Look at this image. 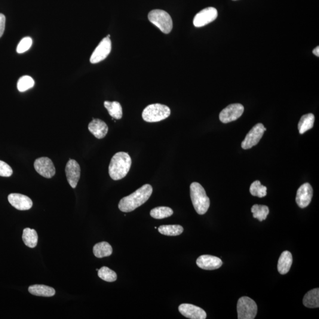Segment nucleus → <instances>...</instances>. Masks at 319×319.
I'll return each instance as SVG.
<instances>
[{"label":"nucleus","mask_w":319,"mask_h":319,"mask_svg":"<svg viewBox=\"0 0 319 319\" xmlns=\"http://www.w3.org/2000/svg\"><path fill=\"white\" fill-rule=\"evenodd\" d=\"M153 193L152 186L144 185L130 195L121 199L118 204L119 210L123 213H130L142 206L149 200Z\"/></svg>","instance_id":"nucleus-1"},{"label":"nucleus","mask_w":319,"mask_h":319,"mask_svg":"<svg viewBox=\"0 0 319 319\" xmlns=\"http://www.w3.org/2000/svg\"><path fill=\"white\" fill-rule=\"evenodd\" d=\"M131 159L127 153L118 152L113 156L109 165V174L113 180L123 179L131 166Z\"/></svg>","instance_id":"nucleus-2"},{"label":"nucleus","mask_w":319,"mask_h":319,"mask_svg":"<svg viewBox=\"0 0 319 319\" xmlns=\"http://www.w3.org/2000/svg\"><path fill=\"white\" fill-rule=\"evenodd\" d=\"M190 192L192 204L196 213L199 214L206 213L210 207V200L203 187L199 183L193 182L190 186Z\"/></svg>","instance_id":"nucleus-3"},{"label":"nucleus","mask_w":319,"mask_h":319,"mask_svg":"<svg viewBox=\"0 0 319 319\" xmlns=\"http://www.w3.org/2000/svg\"><path fill=\"white\" fill-rule=\"evenodd\" d=\"M170 109L160 104L147 106L142 113V117L147 122H157L164 120L170 115Z\"/></svg>","instance_id":"nucleus-4"},{"label":"nucleus","mask_w":319,"mask_h":319,"mask_svg":"<svg viewBox=\"0 0 319 319\" xmlns=\"http://www.w3.org/2000/svg\"><path fill=\"white\" fill-rule=\"evenodd\" d=\"M149 20L165 34L170 33L173 29V21L166 11L154 10L150 12Z\"/></svg>","instance_id":"nucleus-5"},{"label":"nucleus","mask_w":319,"mask_h":319,"mask_svg":"<svg viewBox=\"0 0 319 319\" xmlns=\"http://www.w3.org/2000/svg\"><path fill=\"white\" fill-rule=\"evenodd\" d=\"M257 305L253 299L248 297H242L237 304L239 319H254L257 314Z\"/></svg>","instance_id":"nucleus-6"},{"label":"nucleus","mask_w":319,"mask_h":319,"mask_svg":"<svg viewBox=\"0 0 319 319\" xmlns=\"http://www.w3.org/2000/svg\"><path fill=\"white\" fill-rule=\"evenodd\" d=\"M266 129L263 124H257L249 131L241 144L242 148L248 150L259 143Z\"/></svg>","instance_id":"nucleus-7"},{"label":"nucleus","mask_w":319,"mask_h":319,"mask_svg":"<svg viewBox=\"0 0 319 319\" xmlns=\"http://www.w3.org/2000/svg\"><path fill=\"white\" fill-rule=\"evenodd\" d=\"M244 111V107L240 104H233L224 108L219 114L220 121L223 123H229L237 120Z\"/></svg>","instance_id":"nucleus-8"},{"label":"nucleus","mask_w":319,"mask_h":319,"mask_svg":"<svg viewBox=\"0 0 319 319\" xmlns=\"http://www.w3.org/2000/svg\"><path fill=\"white\" fill-rule=\"evenodd\" d=\"M111 41L108 37L103 39L95 49L90 58L91 63H97L104 60L108 56L111 51Z\"/></svg>","instance_id":"nucleus-9"},{"label":"nucleus","mask_w":319,"mask_h":319,"mask_svg":"<svg viewBox=\"0 0 319 319\" xmlns=\"http://www.w3.org/2000/svg\"><path fill=\"white\" fill-rule=\"evenodd\" d=\"M217 15L218 13L215 8H205L196 15L193 19V24L196 27H204L215 20Z\"/></svg>","instance_id":"nucleus-10"},{"label":"nucleus","mask_w":319,"mask_h":319,"mask_svg":"<svg viewBox=\"0 0 319 319\" xmlns=\"http://www.w3.org/2000/svg\"><path fill=\"white\" fill-rule=\"evenodd\" d=\"M34 166L37 172L41 176L50 179L54 176L56 170L53 162L48 158H41L36 159Z\"/></svg>","instance_id":"nucleus-11"},{"label":"nucleus","mask_w":319,"mask_h":319,"mask_svg":"<svg viewBox=\"0 0 319 319\" xmlns=\"http://www.w3.org/2000/svg\"><path fill=\"white\" fill-rule=\"evenodd\" d=\"M65 172L67 182L72 188H76L81 176V167L78 162L75 160L70 159L67 162Z\"/></svg>","instance_id":"nucleus-12"},{"label":"nucleus","mask_w":319,"mask_h":319,"mask_svg":"<svg viewBox=\"0 0 319 319\" xmlns=\"http://www.w3.org/2000/svg\"><path fill=\"white\" fill-rule=\"evenodd\" d=\"M313 192L312 187L308 183L300 186L297 192L296 201L297 205L301 208L308 207L312 201Z\"/></svg>","instance_id":"nucleus-13"},{"label":"nucleus","mask_w":319,"mask_h":319,"mask_svg":"<svg viewBox=\"0 0 319 319\" xmlns=\"http://www.w3.org/2000/svg\"><path fill=\"white\" fill-rule=\"evenodd\" d=\"M8 200L12 206L20 211L29 210L33 206L31 199L19 193H11L9 195Z\"/></svg>","instance_id":"nucleus-14"},{"label":"nucleus","mask_w":319,"mask_h":319,"mask_svg":"<svg viewBox=\"0 0 319 319\" xmlns=\"http://www.w3.org/2000/svg\"><path fill=\"white\" fill-rule=\"evenodd\" d=\"M179 311L184 317L191 319H205L207 317L203 309L191 304H182Z\"/></svg>","instance_id":"nucleus-15"},{"label":"nucleus","mask_w":319,"mask_h":319,"mask_svg":"<svg viewBox=\"0 0 319 319\" xmlns=\"http://www.w3.org/2000/svg\"><path fill=\"white\" fill-rule=\"evenodd\" d=\"M196 265L199 268L205 270H213L219 268L222 266V262L218 257L203 255L196 260Z\"/></svg>","instance_id":"nucleus-16"},{"label":"nucleus","mask_w":319,"mask_h":319,"mask_svg":"<svg viewBox=\"0 0 319 319\" xmlns=\"http://www.w3.org/2000/svg\"><path fill=\"white\" fill-rule=\"evenodd\" d=\"M88 129L98 139H104L108 131V125L100 119H93L89 124Z\"/></svg>","instance_id":"nucleus-17"},{"label":"nucleus","mask_w":319,"mask_h":319,"mask_svg":"<svg viewBox=\"0 0 319 319\" xmlns=\"http://www.w3.org/2000/svg\"><path fill=\"white\" fill-rule=\"evenodd\" d=\"M293 263V257L289 251H285L279 258L277 268L281 274H286L289 272Z\"/></svg>","instance_id":"nucleus-18"},{"label":"nucleus","mask_w":319,"mask_h":319,"mask_svg":"<svg viewBox=\"0 0 319 319\" xmlns=\"http://www.w3.org/2000/svg\"><path fill=\"white\" fill-rule=\"evenodd\" d=\"M30 293L36 296L52 297L55 294L54 288L45 285L35 284L29 288Z\"/></svg>","instance_id":"nucleus-19"},{"label":"nucleus","mask_w":319,"mask_h":319,"mask_svg":"<svg viewBox=\"0 0 319 319\" xmlns=\"http://www.w3.org/2000/svg\"><path fill=\"white\" fill-rule=\"evenodd\" d=\"M303 305L307 308L314 309L319 307V289L312 290L306 294L303 300Z\"/></svg>","instance_id":"nucleus-20"},{"label":"nucleus","mask_w":319,"mask_h":319,"mask_svg":"<svg viewBox=\"0 0 319 319\" xmlns=\"http://www.w3.org/2000/svg\"><path fill=\"white\" fill-rule=\"evenodd\" d=\"M93 253L95 256L99 259L109 257L112 254V248L108 242H101L95 245Z\"/></svg>","instance_id":"nucleus-21"},{"label":"nucleus","mask_w":319,"mask_h":319,"mask_svg":"<svg viewBox=\"0 0 319 319\" xmlns=\"http://www.w3.org/2000/svg\"><path fill=\"white\" fill-rule=\"evenodd\" d=\"M23 241L26 246L30 248H35L38 242V235L35 229L29 228L23 230Z\"/></svg>","instance_id":"nucleus-22"},{"label":"nucleus","mask_w":319,"mask_h":319,"mask_svg":"<svg viewBox=\"0 0 319 319\" xmlns=\"http://www.w3.org/2000/svg\"><path fill=\"white\" fill-rule=\"evenodd\" d=\"M315 116L313 113H308L302 116L299 122L298 129L300 134H304L314 127Z\"/></svg>","instance_id":"nucleus-23"},{"label":"nucleus","mask_w":319,"mask_h":319,"mask_svg":"<svg viewBox=\"0 0 319 319\" xmlns=\"http://www.w3.org/2000/svg\"><path fill=\"white\" fill-rule=\"evenodd\" d=\"M104 106L108 110L109 114L113 118L119 119L122 116V108L121 104L116 101L109 102V101H105L104 102Z\"/></svg>","instance_id":"nucleus-24"},{"label":"nucleus","mask_w":319,"mask_h":319,"mask_svg":"<svg viewBox=\"0 0 319 319\" xmlns=\"http://www.w3.org/2000/svg\"><path fill=\"white\" fill-rule=\"evenodd\" d=\"M160 234L166 236H177L182 234L183 228L182 226L178 225H162L158 228Z\"/></svg>","instance_id":"nucleus-25"},{"label":"nucleus","mask_w":319,"mask_h":319,"mask_svg":"<svg viewBox=\"0 0 319 319\" xmlns=\"http://www.w3.org/2000/svg\"><path fill=\"white\" fill-rule=\"evenodd\" d=\"M173 214V211L171 208L165 207H157L150 211V215L153 218L161 219L170 217Z\"/></svg>","instance_id":"nucleus-26"},{"label":"nucleus","mask_w":319,"mask_h":319,"mask_svg":"<svg viewBox=\"0 0 319 319\" xmlns=\"http://www.w3.org/2000/svg\"><path fill=\"white\" fill-rule=\"evenodd\" d=\"M254 218H257L262 222L266 220L269 213V208L266 205H254L251 208Z\"/></svg>","instance_id":"nucleus-27"},{"label":"nucleus","mask_w":319,"mask_h":319,"mask_svg":"<svg viewBox=\"0 0 319 319\" xmlns=\"http://www.w3.org/2000/svg\"><path fill=\"white\" fill-rule=\"evenodd\" d=\"M98 277L102 280L107 282H113L117 279V275L116 272L106 266H103L100 268L98 270Z\"/></svg>","instance_id":"nucleus-28"},{"label":"nucleus","mask_w":319,"mask_h":319,"mask_svg":"<svg viewBox=\"0 0 319 319\" xmlns=\"http://www.w3.org/2000/svg\"><path fill=\"white\" fill-rule=\"evenodd\" d=\"M266 187L263 186L259 180H256L251 184L250 191L253 196L262 198L266 195Z\"/></svg>","instance_id":"nucleus-29"},{"label":"nucleus","mask_w":319,"mask_h":319,"mask_svg":"<svg viewBox=\"0 0 319 319\" xmlns=\"http://www.w3.org/2000/svg\"><path fill=\"white\" fill-rule=\"evenodd\" d=\"M34 85H35V81L32 77L29 76H24L18 80L17 89L21 93H23L33 88Z\"/></svg>","instance_id":"nucleus-30"},{"label":"nucleus","mask_w":319,"mask_h":319,"mask_svg":"<svg viewBox=\"0 0 319 319\" xmlns=\"http://www.w3.org/2000/svg\"><path fill=\"white\" fill-rule=\"evenodd\" d=\"M32 45V39L30 37H26L23 38L20 42L17 48V52L18 53H23L24 52L28 51L31 48Z\"/></svg>","instance_id":"nucleus-31"},{"label":"nucleus","mask_w":319,"mask_h":319,"mask_svg":"<svg viewBox=\"0 0 319 319\" xmlns=\"http://www.w3.org/2000/svg\"><path fill=\"white\" fill-rule=\"evenodd\" d=\"M13 174L11 167L5 162L0 160V176L10 177Z\"/></svg>","instance_id":"nucleus-32"},{"label":"nucleus","mask_w":319,"mask_h":319,"mask_svg":"<svg viewBox=\"0 0 319 319\" xmlns=\"http://www.w3.org/2000/svg\"><path fill=\"white\" fill-rule=\"evenodd\" d=\"M5 25V17L4 14L0 13V38L4 33Z\"/></svg>","instance_id":"nucleus-33"},{"label":"nucleus","mask_w":319,"mask_h":319,"mask_svg":"<svg viewBox=\"0 0 319 319\" xmlns=\"http://www.w3.org/2000/svg\"><path fill=\"white\" fill-rule=\"evenodd\" d=\"M313 53L315 55V56H317L318 57L319 56V47H317L316 48L314 51H313Z\"/></svg>","instance_id":"nucleus-34"},{"label":"nucleus","mask_w":319,"mask_h":319,"mask_svg":"<svg viewBox=\"0 0 319 319\" xmlns=\"http://www.w3.org/2000/svg\"><path fill=\"white\" fill-rule=\"evenodd\" d=\"M234 1H235V0H234Z\"/></svg>","instance_id":"nucleus-35"}]
</instances>
